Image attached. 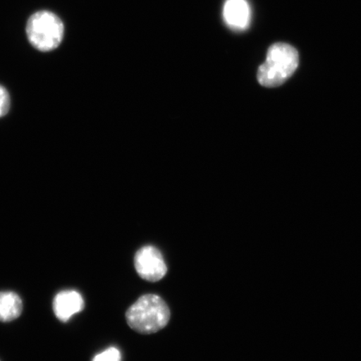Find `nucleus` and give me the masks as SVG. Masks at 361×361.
Returning <instances> with one entry per match:
<instances>
[{
  "label": "nucleus",
  "instance_id": "nucleus-1",
  "mask_svg": "<svg viewBox=\"0 0 361 361\" xmlns=\"http://www.w3.org/2000/svg\"><path fill=\"white\" fill-rule=\"evenodd\" d=\"M299 61V53L292 45L275 43L268 49L266 61L259 66L257 78L263 87H279L295 73Z\"/></svg>",
  "mask_w": 361,
  "mask_h": 361
},
{
  "label": "nucleus",
  "instance_id": "nucleus-2",
  "mask_svg": "<svg viewBox=\"0 0 361 361\" xmlns=\"http://www.w3.org/2000/svg\"><path fill=\"white\" fill-rule=\"evenodd\" d=\"M170 310L160 296L145 295L130 307L126 318L129 326L141 334H152L161 331L169 324Z\"/></svg>",
  "mask_w": 361,
  "mask_h": 361
},
{
  "label": "nucleus",
  "instance_id": "nucleus-3",
  "mask_svg": "<svg viewBox=\"0 0 361 361\" xmlns=\"http://www.w3.org/2000/svg\"><path fill=\"white\" fill-rule=\"evenodd\" d=\"M26 35L35 49L42 52L52 51L64 38V23L51 11L35 12L27 21Z\"/></svg>",
  "mask_w": 361,
  "mask_h": 361
},
{
  "label": "nucleus",
  "instance_id": "nucleus-4",
  "mask_svg": "<svg viewBox=\"0 0 361 361\" xmlns=\"http://www.w3.org/2000/svg\"><path fill=\"white\" fill-rule=\"evenodd\" d=\"M135 267L140 277L150 282L161 281L168 271L161 252L153 246L140 248L135 255Z\"/></svg>",
  "mask_w": 361,
  "mask_h": 361
},
{
  "label": "nucleus",
  "instance_id": "nucleus-5",
  "mask_svg": "<svg viewBox=\"0 0 361 361\" xmlns=\"http://www.w3.org/2000/svg\"><path fill=\"white\" fill-rule=\"evenodd\" d=\"M224 19L230 28L243 30L251 20V10L247 0H226L224 6Z\"/></svg>",
  "mask_w": 361,
  "mask_h": 361
},
{
  "label": "nucleus",
  "instance_id": "nucleus-6",
  "mask_svg": "<svg viewBox=\"0 0 361 361\" xmlns=\"http://www.w3.org/2000/svg\"><path fill=\"white\" fill-rule=\"evenodd\" d=\"M53 306L56 317L61 322H66L72 316L84 309V300L78 291H61L54 300Z\"/></svg>",
  "mask_w": 361,
  "mask_h": 361
},
{
  "label": "nucleus",
  "instance_id": "nucleus-7",
  "mask_svg": "<svg viewBox=\"0 0 361 361\" xmlns=\"http://www.w3.org/2000/svg\"><path fill=\"white\" fill-rule=\"evenodd\" d=\"M22 310V300L17 293L0 292V322H10L19 318Z\"/></svg>",
  "mask_w": 361,
  "mask_h": 361
},
{
  "label": "nucleus",
  "instance_id": "nucleus-8",
  "mask_svg": "<svg viewBox=\"0 0 361 361\" xmlns=\"http://www.w3.org/2000/svg\"><path fill=\"white\" fill-rule=\"evenodd\" d=\"M120 351L114 347L107 349L94 356L93 361H121Z\"/></svg>",
  "mask_w": 361,
  "mask_h": 361
},
{
  "label": "nucleus",
  "instance_id": "nucleus-9",
  "mask_svg": "<svg viewBox=\"0 0 361 361\" xmlns=\"http://www.w3.org/2000/svg\"><path fill=\"white\" fill-rule=\"evenodd\" d=\"M11 98L6 88L0 85V117L6 116L10 109Z\"/></svg>",
  "mask_w": 361,
  "mask_h": 361
}]
</instances>
